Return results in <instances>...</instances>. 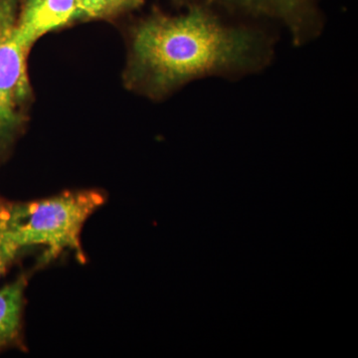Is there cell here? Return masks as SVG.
Wrapping results in <instances>:
<instances>
[{"instance_id":"277c9868","label":"cell","mask_w":358,"mask_h":358,"mask_svg":"<svg viewBox=\"0 0 358 358\" xmlns=\"http://www.w3.org/2000/svg\"><path fill=\"white\" fill-rule=\"evenodd\" d=\"M86 22L79 0H21L18 39L30 53L46 35Z\"/></svg>"},{"instance_id":"7a4b0ae2","label":"cell","mask_w":358,"mask_h":358,"mask_svg":"<svg viewBox=\"0 0 358 358\" xmlns=\"http://www.w3.org/2000/svg\"><path fill=\"white\" fill-rule=\"evenodd\" d=\"M96 189L64 192L48 199L28 202H0V231L22 251L43 246L50 261L65 251L84 260L81 246L85 223L105 204Z\"/></svg>"},{"instance_id":"52a82bcc","label":"cell","mask_w":358,"mask_h":358,"mask_svg":"<svg viewBox=\"0 0 358 358\" xmlns=\"http://www.w3.org/2000/svg\"><path fill=\"white\" fill-rule=\"evenodd\" d=\"M87 22H117L141 8L145 0H79Z\"/></svg>"},{"instance_id":"8992f818","label":"cell","mask_w":358,"mask_h":358,"mask_svg":"<svg viewBox=\"0 0 358 358\" xmlns=\"http://www.w3.org/2000/svg\"><path fill=\"white\" fill-rule=\"evenodd\" d=\"M26 285L25 278L20 277L0 289V350L20 339Z\"/></svg>"},{"instance_id":"6da1fadb","label":"cell","mask_w":358,"mask_h":358,"mask_svg":"<svg viewBox=\"0 0 358 358\" xmlns=\"http://www.w3.org/2000/svg\"><path fill=\"white\" fill-rule=\"evenodd\" d=\"M126 42L122 85L152 101L199 78L258 70L271 50L265 34L224 24L201 4H190L178 15L152 9L129 26Z\"/></svg>"},{"instance_id":"3957f363","label":"cell","mask_w":358,"mask_h":358,"mask_svg":"<svg viewBox=\"0 0 358 358\" xmlns=\"http://www.w3.org/2000/svg\"><path fill=\"white\" fill-rule=\"evenodd\" d=\"M21 0H0V166L28 128L35 102L28 59L18 39Z\"/></svg>"},{"instance_id":"30bf717a","label":"cell","mask_w":358,"mask_h":358,"mask_svg":"<svg viewBox=\"0 0 358 358\" xmlns=\"http://www.w3.org/2000/svg\"><path fill=\"white\" fill-rule=\"evenodd\" d=\"M0 201H1V200H0Z\"/></svg>"},{"instance_id":"5b68a950","label":"cell","mask_w":358,"mask_h":358,"mask_svg":"<svg viewBox=\"0 0 358 358\" xmlns=\"http://www.w3.org/2000/svg\"><path fill=\"white\" fill-rule=\"evenodd\" d=\"M229 10L281 21L298 44L312 39L320 28L315 0H210Z\"/></svg>"},{"instance_id":"9c48e42d","label":"cell","mask_w":358,"mask_h":358,"mask_svg":"<svg viewBox=\"0 0 358 358\" xmlns=\"http://www.w3.org/2000/svg\"><path fill=\"white\" fill-rule=\"evenodd\" d=\"M171 1H173L174 4H176V6H185L187 0H171Z\"/></svg>"},{"instance_id":"ba28073f","label":"cell","mask_w":358,"mask_h":358,"mask_svg":"<svg viewBox=\"0 0 358 358\" xmlns=\"http://www.w3.org/2000/svg\"><path fill=\"white\" fill-rule=\"evenodd\" d=\"M21 250L0 231V278L15 260Z\"/></svg>"}]
</instances>
